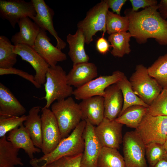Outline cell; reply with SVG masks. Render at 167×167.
<instances>
[{
	"mask_svg": "<svg viewBox=\"0 0 167 167\" xmlns=\"http://www.w3.org/2000/svg\"><path fill=\"white\" fill-rule=\"evenodd\" d=\"M7 139L15 148L24 150L31 159L34 158V154L41 152V149L35 146L23 124L19 127L10 131Z\"/></svg>",
	"mask_w": 167,
	"mask_h": 167,
	"instance_id": "7402d4cb",
	"label": "cell"
},
{
	"mask_svg": "<svg viewBox=\"0 0 167 167\" xmlns=\"http://www.w3.org/2000/svg\"><path fill=\"white\" fill-rule=\"evenodd\" d=\"M122 125L115 120H110L104 118L95 127V135L102 147L119 149L122 142Z\"/></svg>",
	"mask_w": 167,
	"mask_h": 167,
	"instance_id": "7c38bea8",
	"label": "cell"
},
{
	"mask_svg": "<svg viewBox=\"0 0 167 167\" xmlns=\"http://www.w3.org/2000/svg\"><path fill=\"white\" fill-rule=\"evenodd\" d=\"M166 152L163 144L153 142L145 145V155L151 167L163 159Z\"/></svg>",
	"mask_w": 167,
	"mask_h": 167,
	"instance_id": "d6a6232c",
	"label": "cell"
},
{
	"mask_svg": "<svg viewBox=\"0 0 167 167\" xmlns=\"http://www.w3.org/2000/svg\"><path fill=\"white\" fill-rule=\"evenodd\" d=\"M158 12L164 19H167V0H161L158 4Z\"/></svg>",
	"mask_w": 167,
	"mask_h": 167,
	"instance_id": "60d3db41",
	"label": "cell"
},
{
	"mask_svg": "<svg viewBox=\"0 0 167 167\" xmlns=\"http://www.w3.org/2000/svg\"><path fill=\"white\" fill-rule=\"evenodd\" d=\"M164 159L167 160V152H166L165 155Z\"/></svg>",
	"mask_w": 167,
	"mask_h": 167,
	"instance_id": "ee69618b",
	"label": "cell"
},
{
	"mask_svg": "<svg viewBox=\"0 0 167 167\" xmlns=\"http://www.w3.org/2000/svg\"><path fill=\"white\" fill-rule=\"evenodd\" d=\"M148 113L153 116H167V88L163 89L148 106Z\"/></svg>",
	"mask_w": 167,
	"mask_h": 167,
	"instance_id": "836d02e7",
	"label": "cell"
},
{
	"mask_svg": "<svg viewBox=\"0 0 167 167\" xmlns=\"http://www.w3.org/2000/svg\"><path fill=\"white\" fill-rule=\"evenodd\" d=\"M14 52L22 60L28 62L35 71V81L41 85L45 82L46 75L50 67L45 60L31 46L21 44L14 45Z\"/></svg>",
	"mask_w": 167,
	"mask_h": 167,
	"instance_id": "5bb4252c",
	"label": "cell"
},
{
	"mask_svg": "<svg viewBox=\"0 0 167 167\" xmlns=\"http://www.w3.org/2000/svg\"><path fill=\"white\" fill-rule=\"evenodd\" d=\"M82 155L63 156L50 163L36 167H80Z\"/></svg>",
	"mask_w": 167,
	"mask_h": 167,
	"instance_id": "d590c367",
	"label": "cell"
},
{
	"mask_svg": "<svg viewBox=\"0 0 167 167\" xmlns=\"http://www.w3.org/2000/svg\"><path fill=\"white\" fill-rule=\"evenodd\" d=\"M20 149L15 148L4 136L0 139V167L23 166L21 159L18 156Z\"/></svg>",
	"mask_w": 167,
	"mask_h": 167,
	"instance_id": "d4e9b609",
	"label": "cell"
},
{
	"mask_svg": "<svg viewBox=\"0 0 167 167\" xmlns=\"http://www.w3.org/2000/svg\"><path fill=\"white\" fill-rule=\"evenodd\" d=\"M124 75L123 72L117 70L110 75H101L76 88L74 90L73 95L78 100H83L95 96L103 97L106 88L116 84Z\"/></svg>",
	"mask_w": 167,
	"mask_h": 167,
	"instance_id": "9c48e42d",
	"label": "cell"
},
{
	"mask_svg": "<svg viewBox=\"0 0 167 167\" xmlns=\"http://www.w3.org/2000/svg\"><path fill=\"white\" fill-rule=\"evenodd\" d=\"M41 107L35 106L29 110L23 123L28 132L35 146L41 149L42 146V121L39 113Z\"/></svg>",
	"mask_w": 167,
	"mask_h": 167,
	"instance_id": "cb8c5ba5",
	"label": "cell"
},
{
	"mask_svg": "<svg viewBox=\"0 0 167 167\" xmlns=\"http://www.w3.org/2000/svg\"><path fill=\"white\" fill-rule=\"evenodd\" d=\"M46 31L41 29L33 48L45 60L50 67L57 65L59 62L67 59L66 55L50 42Z\"/></svg>",
	"mask_w": 167,
	"mask_h": 167,
	"instance_id": "2e32d148",
	"label": "cell"
},
{
	"mask_svg": "<svg viewBox=\"0 0 167 167\" xmlns=\"http://www.w3.org/2000/svg\"><path fill=\"white\" fill-rule=\"evenodd\" d=\"M18 24L19 31L12 36L11 42L14 45L24 44L33 48L40 28L28 17L21 19Z\"/></svg>",
	"mask_w": 167,
	"mask_h": 167,
	"instance_id": "44dd1931",
	"label": "cell"
},
{
	"mask_svg": "<svg viewBox=\"0 0 167 167\" xmlns=\"http://www.w3.org/2000/svg\"><path fill=\"white\" fill-rule=\"evenodd\" d=\"M82 100L79 104L82 120H87L93 126L99 125L104 118L103 97L95 96Z\"/></svg>",
	"mask_w": 167,
	"mask_h": 167,
	"instance_id": "ac0fdd59",
	"label": "cell"
},
{
	"mask_svg": "<svg viewBox=\"0 0 167 167\" xmlns=\"http://www.w3.org/2000/svg\"><path fill=\"white\" fill-rule=\"evenodd\" d=\"M158 6H151L135 12L131 8L124 11L129 21L128 31L139 44H144L154 38L160 45L167 46V20L158 11Z\"/></svg>",
	"mask_w": 167,
	"mask_h": 167,
	"instance_id": "6da1fadb",
	"label": "cell"
},
{
	"mask_svg": "<svg viewBox=\"0 0 167 167\" xmlns=\"http://www.w3.org/2000/svg\"><path fill=\"white\" fill-rule=\"evenodd\" d=\"M51 110L57 122L62 139L68 136L82 120L79 104L71 96L53 103Z\"/></svg>",
	"mask_w": 167,
	"mask_h": 167,
	"instance_id": "3957f363",
	"label": "cell"
},
{
	"mask_svg": "<svg viewBox=\"0 0 167 167\" xmlns=\"http://www.w3.org/2000/svg\"><path fill=\"white\" fill-rule=\"evenodd\" d=\"M86 125V121L82 120L68 136L62 139L53 151L40 158L31 159L30 164L36 167L50 163L63 156L82 154L84 147L83 133Z\"/></svg>",
	"mask_w": 167,
	"mask_h": 167,
	"instance_id": "7a4b0ae2",
	"label": "cell"
},
{
	"mask_svg": "<svg viewBox=\"0 0 167 167\" xmlns=\"http://www.w3.org/2000/svg\"><path fill=\"white\" fill-rule=\"evenodd\" d=\"M98 75L97 67L92 62H85L73 65L66 75L68 85L76 88L82 86Z\"/></svg>",
	"mask_w": 167,
	"mask_h": 167,
	"instance_id": "e0dca14e",
	"label": "cell"
},
{
	"mask_svg": "<svg viewBox=\"0 0 167 167\" xmlns=\"http://www.w3.org/2000/svg\"><path fill=\"white\" fill-rule=\"evenodd\" d=\"M14 45L6 36H0V68L13 67L17 61L18 55L14 51Z\"/></svg>",
	"mask_w": 167,
	"mask_h": 167,
	"instance_id": "f546056e",
	"label": "cell"
},
{
	"mask_svg": "<svg viewBox=\"0 0 167 167\" xmlns=\"http://www.w3.org/2000/svg\"><path fill=\"white\" fill-rule=\"evenodd\" d=\"M86 121L83 133L84 147L80 167H97L98 158L102 147L95 135V126L88 121Z\"/></svg>",
	"mask_w": 167,
	"mask_h": 167,
	"instance_id": "9a60e30c",
	"label": "cell"
},
{
	"mask_svg": "<svg viewBox=\"0 0 167 167\" xmlns=\"http://www.w3.org/2000/svg\"><path fill=\"white\" fill-rule=\"evenodd\" d=\"M103 97L104 118L115 120L120 115L123 103L122 94L117 84H114L107 88Z\"/></svg>",
	"mask_w": 167,
	"mask_h": 167,
	"instance_id": "d6986e66",
	"label": "cell"
},
{
	"mask_svg": "<svg viewBox=\"0 0 167 167\" xmlns=\"http://www.w3.org/2000/svg\"><path fill=\"white\" fill-rule=\"evenodd\" d=\"M134 131L145 145L153 142L164 144L167 135V116L147 113Z\"/></svg>",
	"mask_w": 167,
	"mask_h": 167,
	"instance_id": "52a82bcc",
	"label": "cell"
},
{
	"mask_svg": "<svg viewBox=\"0 0 167 167\" xmlns=\"http://www.w3.org/2000/svg\"><path fill=\"white\" fill-rule=\"evenodd\" d=\"M163 145L165 150L167 152V135L166 136L165 142Z\"/></svg>",
	"mask_w": 167,
	"mask_h": 167,
	"instance_id": "7bdbcfd3",
	"label": "cell"
},
{
	"mask_svg": "<svg viewBox=\"0 0 167 167\" xmlns=\"http://www.w3.org/2000/svg\"><path fill=\"white\" fill-rule=\"evenodd\" d=\"M109 9L106 0H102L88 11L84 19L78 23V29L84 35L86 44H89L92 41L93 37L98 32H103V35L106 32Z\"/></svg>",
	"mask_w": 167,
	"mask_h": 167,
	"instance_id": "8992f818",
	"label": "cell"
},
{
	"mask_svg": "<svg viewBox=\"0 0 167 167\" xmlns=\"http://www.w3.org/2000/svg\"><path fill=\"white\" fill-rule=\"evenodd\" d=\"M36 15L33 3L31 0H0V17L7 20L14 28L21 19L28 17L31 19Z\"/></svg>",
	"mask_w": 167,
	"mask_h": 167,
	"instance_id": "30bf717a",
	"label": "cell"
},
{
	"mask_svg": "<svg viewBox=\"0 0 167 167\" xmlns=\"http://www.w3.org/2000/svg\"><path fill=\"white\" fill-rule=\"evenodd\" d=\"M42 146L44 155L53 151L62 139L56 119L49 108H41Z\"/></svg>",
	"mask_w": 167,
	"mask_h": 167,
	"instance_id": "8fae6325",
	"label": "cell"
},
{
	"mask_svg": "<svg viewBox=\"0 0 167 167\" xmlns=\"http://www.w3.org/2000/svg\"><path fill=\"white\" fill-rule=\"evenodd\" d=\"M132 35L129 32H120L111 34L108 37V41L113 49L110 53L115 57L122 58L131 51L129 42Z\"/></svg>",
	"mask_w": 167,
	"mask_h": 167,
	"instance_id": "4316f807",
	"label": "cell"
},
{
	"mask_svg": "<svg viewBox=\"0 0 167 167\" xmlns=\"http://www.w3.org/2000/svg\"><path fill=\"white\" fill-rule=\"evenodd\" d=\"M148 70L163 89L167 88V53L159 56Z\"/></svg>",
	"mask_w": 167,
	"mask_h": 167,
	"instance_id": "4dcf8cb0",
	"label": "cell"
},
{
	"mask_svg": "<svg viewBox=\"0 0 167 167\" xmlns=\"http://www.w3.org/2000/svg\"><path fill=\"white\" fill-rule=\"evenodd\" d=\"M116 84L121 91L123 99V107L120 115L126 109L133 105H139L148 107L149 106L135 94L129 80L125 75Z\"/></svg>",
	"mask_w": 167,
	"mask_h": 167,
	"instance_id": "83f0119b",
	"label": "cell"
},
{
	"mask_svg": "<svg viewBox=\"0 0 167 167\" xmlns=\"http://www.w3.org/2000/svg\"><path fill=\"white\" fill-rule=\"evenodd\" d=\"M66 75L59 65L49 67L44 84L45 95L43 98L46 101L44 108H49L55 101L66 98L73 95L74 90L67 82Z\"/></svg>",
	"mask_w": 167,
	"mask_h": 167,
	"instance_id": "277c9868",
	"label": "cell"
},
{
	"mask_svg": "<svg viewBox=\"0 0 167 167\" xmlns=\"http://www.w3.org/2000/svg\"><path fill=\"white\" fill-rule=\"evenodd\" d=\"M148 108L136 105L126 109L115 120L122 125L136 129L148 113Z\"/></svg>",
	"mask_w": 167,
	"mask_h": 167,
	"instance_id": "484cf974",
	"label": "cell"
},
{
	"mask_svg": "<svg viewBox=\"0 0 167 167\" xmlns=\"http://www.w3.org/2000/svg\"><path fill=\"white\" fill-rule=\"evenodd\" d=\"M129 80L135 94L149 106L163 89L142 64L136 66Z\"/></svg>",
	"mask_w": 167,
	"mask_h": 167,
	"instance_id": "5b68a950",
	"label": "cell"
},
{
	"mask_svg": "<svg viewBox=\"0 0 167 167\" xmlns=\"http://www.w3.org/2000/svg\"><path fill=\"white\" fill-rule=\"evenodd\" d=\"M99 38L97 41L96 47L97 50L100 54H105L109 50V47L111 45L109 44L107 41L103 36Z\"/></svg>",
	"mask_w": 167,
	"mask_h": 167,
	"instance_id": "f35d334b",
	"label": "cell"
},
{
	"mask_svg": "<svg viewBox=\"0 0 167 167\" xmlns=\"http://www.w3.org/2000/svg\"><path fill=\"white\" fill-rule=\"evenodd\" d=\"M26 112L20 103L7 87L0 83V118L20 117Z\"/></svg>",
	"mask_w": 167,
	"mask_h": 167,
	"instance_id": "ffe728a7",
	"label": "cell"
},
{
	"mask_svg": "<svg viewBox=\"0 0 167 167\" xmlns=\"http://www.w3.org/2000/svg\"><path fill=\"white\" fill-rule=\"evenodd\" d=\"M108 7L113 12L116 14L120 15V12L122 6L126 2V0H106Z\"/></svg>",
	"mask_w": 167,
	"mask_h": 167,
	"instance_id": "ab89813d",
	"label": "cell"
},
{
	"mask_svg": "<svg viewBox=\"0 0 167 167\" xmlns=\"http://www.w3.org/2000/svg\"><path fill=\"white\" fill-rule=\"evenodd\" d=\"M27 115L20 117L0 118V137L5 136L8 132L19 127L23 124Z\"/></svg>",
	"mask_w": 167,
	"mask_h": 167,
	"instance_id": "e575fe53",
	"label": "cell"
},
{
	"mask_svg": "<svg viewBox=\"0 0 167 167\" xmlns=\"http://www.w3.org/2000/svg\"><path fill=\"white\" fill-rule=\"evenodd\" d=\"M122 143L126 167H148L145 144L134 131L126 132Z\"/></svg>",
	"mask_w": 167,
	"mask_h": 167,
	"instance_id": "ba28073f",
	"label": "cell"
},
{
	"mask_svg": "<svg viewBox=\"0 0 167 167\" xmlns=\"http://www.w3.org/2000/svg\"><path fill=\"white\" fill-rule=\"evenodd\" d=\"M129 21L126 16H122L108 11L106 20V32L109 35L128 30Z\"/></svg>",
	"mask_w": 167,
	"mask_h": 167,
	"instance_id": "1f68e13d",
	"label": "cell"
},
{
	"mask_svg": "<svg viewBox=\"0 0 167 167\" xmlns=\"http://www.w3.org/2000/svg\"><path fill=\"white\" fill-rule=\"evenodd\" d=\"M9 74H15L19 76L31 83L36 88H39L41 85L35 80L34 76L22 70L11 67L7 69L0 68V75H2Z\"/></svg>",
	"mask_w": 167,
	"mask_h": 167,
	"instance_id": "8d00e7d4",
	"label": "cell"
},
{
	"mask_svg": "<svg viewBox=\"0 0 167 167\" xmlns=\"http://www.w3.org/2000/svg\"><path fill=\"white\" fill-rule=\"evenodd\" d=\"M66 41L69 45L68 54L73 65L88 62L89 58L84 49L85 37L80 30L77 29L74 34L69 33L66 36Z\"/></svg>",
	"mask_w": 167,
	"mask_h": 167,
	"instance_id": "603a6c76",
	"label": "cell"
},
{
	"mask_svg": "<svg viewBox=\"0 0 167 167\" xmlns=\"http://www.w3.org/2000/svg\"><path fill=\"white\" fill-rule=\"evenodd\" d=\"M36 12L35 16L31 18L40 28L48 31L57 41L56 47L61 50L66 46V42L58 36L54 26L53 18L54 15V10L50 8L44 0H31Z\"/></svg>",
	"mask_w": 167,
	"mask_h": 167,
	"instance_id": "4fadbf2b",
	"label": "cell"
},
{
	"mask_svg": "<svg viewBox=\"0 0 167 167\" xmlns=\"http://www.w3.org/2000/svg\"><path fill=\"white\" fill-rule=\"evenodd\" d=\"M97 167H126L123 157L118 149L103 147L99 156Z\"/></svg>",
	"mask_w": 167,
	"mask_h": 167,
	"instance_id": "f1b7e54d",
	"label": "cell"
},
{
	"mask_svg": "<svg viewBox=\"0 0 167 167\" xmlns=\"http://www.w3.org/2000/svg\"><path fill=\"white\" fill-rule=\"evenodd\" d=\"M151 167H167V160L164 159H162L154 166Z\"/></svg>",
	"mask_w": 167,
	"mask_h": 167,
	"instance_id": "b9f144b4",
	"label": "cell"
},
{
	"mask_svg": "<svg viewBox=\"0 0 167 167\" xmlns=\"http://www.w3.org/2000/svg\"><path fill=\"white\" fill-rule=\"evenodd\" d=\"M132 11L137 12L140 8L144 9L151 6H156L158 5V2L156 0H130Z\"/></svg>",
	"mask_w": 167,
	"mask_h": 167,
	"instance_id": "74e56055",
	"label": "cell"
}]
</instances>
